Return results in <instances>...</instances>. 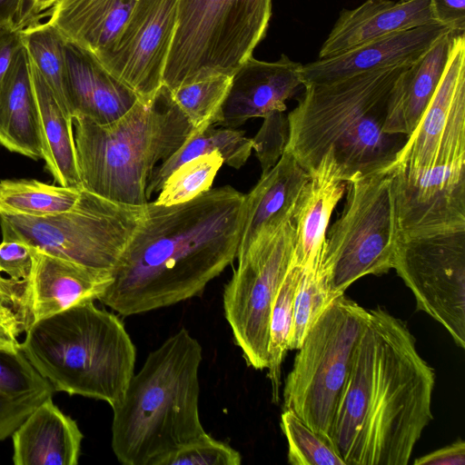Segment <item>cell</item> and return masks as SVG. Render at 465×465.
<instances>
[{"label":"cell","mask_w":465,"mask_h":465,"mask_svg":"<svg viewBox=\"0 0 465 465\" xmlns=\"http://www.w3.org/2000/svg\"><path fill=\"white\" fill-rule=\"evenodd\" d=\"M302 66L284 54L275 62L247 58L231 77L214 125L236 129L251 118L285 112L286 101L303 87Z\"/></svg>","instance_id":"16"},{"label":"cell","mask_w":465,"mask_h":465,"mask_svg":"<svg viewBox=\"0 0 465 465\" xmlns=\"http://www.w3.org/2000/svg\"><path fill=\"white\" fill-rule=\"evenodd\" d=\"M15 465H76L84 434L52 401L41 403L12 434Z\"/></svg>","instance_id":"22"},{"label":"cell","mask_w":465,"mask_h":465,"mask_svg":"<svg viewBox=\"0 0 465 465\" xmlns=\"http://www.w3.org/2000/svg\"><path fill=\"white\" fill-rule=\"evenodd\" d=\"M271 15L272 0H177L163 84L232 76L265 36Z\"/></svg>","instance_id":"7"},{"label":"cell","mask_w":465,"mask_h":465,"mask_svg":"<svg viewBox=\"0 0 465 465\" xmlns=\"http://www.w3.org/2000/svg\"><path fill=\"white\" fill-rule=\"evenodd\" d=\"M302 268L291 266L272 302L269 325L268 377L272 385V399L280 400L282 364L289 351L293 319L295 292L302 276Z\"/></svg>","instance_id":"32"},{"label":"cell","mask_w":465,"mask_h":465,"mask_svg":"<svg viewBox=\"0 0 465 465\" xmlns=\"http://www.w3.org/2000/svg\"><path fill=\"white\" fill-rule=\"evenodd\" d=\"M21 0H0V25L15 24Z\"/></svg>","instance_id":"46"},{"label":"cell","mask_w":465,"mask_h":465,"mask_svg":"<svg viewBox=\"0 0 465 465\" xmlns=\"http://www.w3.org/2000/svg\"><path fill=\"white\" fill-rule=\"evenodd\" d=\"M410 65L304 85L298 104L287 114L284 151L308 174L322 160L345 183L391 172L407 136L386 134L383 126L391 91Z\"/></svg>","instance_id":"3"},{"label":"cell","mask_w":465,"mask_h":465,"mask_svg":"<svg viewBox=\"0 0 465 465\" xmlns=\"http://www.w3.org/2000/svg\"><path fill=\"white\" fill-rule=\"evenodd\" d=\"M230 75H215L171 90L172 96L194 132L213 126L227 94Z\"/></svg>","instance_id":"34"},{"label":"cell","mask_w":465,"mask_h":465,"mask_svg":"<svg viewBox=\"0 0 465 465\" xmlns=\"http://www.w3.org/2000/svg\"><path fill=\"white\" fill-rule=\"evenodd\" d=\"M368 310L337 297L305 336L283 389V410L292 411L331 440L337 405Z\"/></svg>","instance_id":"9"},{"label":"cell","mask_w":465,"mask_h":465,"mask_svg":"<svg viewBox=\"0 0 465 465\" xmlns=\"http://www.w3.org/2000/svg\"><path fill=\"white\" fill-rule=\"evenodd\" d=\"M81 187L53 185L37 180L0 181V213L43 217L70 210Z\"/></svg>","instance_id":"30"},{"label":"cell","mask_w":465,"mask_h":465,"mask_svg":"<svg viewBox=\"0 0 465 465\" xmlns=\"http://www.w3.org/2000/svg\"><path fill=\"white\" fill-rule=\"evenodd\" d=\"M453 32L442 35L398 78L390 96L383 131L410 136L421 119L445 70Z\"/></svg>","instance_id":"24"},{"label":"cell","mask_w":465,"mask_h":465,"mask_svg":"<svg viewBox=\"0 0 465 465\" xmlns=\"http://www.w3.org/2000/svg\"><path fill=\"white\" fill-rule=\"evenodd\" d=\"M0 305L11 308L20 318L25 331L32 324L27 296V282L5 278L0 272Z\"/></svg>","instance_id":"40"},{"label":"cell","mask_w":465,"mask_h":465,"mask_svg":"<svg viewBox=\"0 0 465 465\" xmlns=\"http://www.w3.org/2000/svg\"><path fill=\"white\" fill-rule=\"evenodd\" d=\"M391 174L396 237L465 230V161Z\"/></svg>","instance_id":"15"},{"label":"cell","mask_w":465,"mask_h":465,"mask_svg":"<svg viewBox=\"0 0 465 465\" xmlns=\"http://www.w3.org/2000/svg\"><path fill=\"white\" fill-rule=\"evenodd\" d=\"M289 134L287 115L284 112H273L263 117V122L252 138L262 168V173L269 171L282 155Z\"/></svg>","instance_id":"38"},{"label":"cell","mask_w":465,"mask_h":465,"mask_svg":"<svg viewBox=\"0 0 465 465\" xmlns=\"http://www.w3.org/2000/svg\"><path fill=\"white\" fill-rule=\"evenodd\" d=\"M38 22L35 15V0H21L15 25L23 29L30 24Z\"/></svg>","instance_id":"45"},{"label":"cell","mask_w":465,"mask_h":465,"mask_svg":"<svg viewBox=\"0 0 465 465\" xmlns=\"http://www.w3.org/2000/svg\"><path fill=\"white\" fill-rule=\"evenodd\" d=\"M200 342L181 328L152 351L113 409L112 449L124 465H157L206 433L200 418Z\"/></svg>","instance_id":"4"},{"label":"cell","mask_w":465,"mask_h":465,"mask_svg":"<svg viewBox=\"0 0 465 465\" xmlns=\"http://www.w3.org/2000/svg\"><path fill=\"white\" fill-rule=\"evenodd\" d=\"M294 157L283 152L278 162L245 194V215L237 255L262 232L292 220L298 197L309 180ZM236 255V256H237Z\"/></svg>","instance_id":"21"},{"label":"cell","mask_w":465,"mask_h":465,"mask_svg":"<svg viewBox=\"0 0 465 465\" xmlns=\"http://www.w3.org/2000/svg\"><path fill=\"white\" fill-rule=\"evenodd\" d=\"M22 45L21 29L15 24L0 25V87L16 51Z\"/></svg>","instance_id":"42"},{"label":"cell","mask_w":465,"mask_h":465,"mask_svg":"<svg viewBox=\"0 0 465 465\" xmlns=\"http://www.w3.org/2000/svg\"><path fill=\"white\" fill-rule=\"evenodd\" d=\"M368 312L331 440L345 465H407L432 420L435 373L403 321L380 306Z\"/></svg>","instance_id":"2"},{"label":"cell","mask_w":465,"mask_h":465,"mask_svg":"<svg viewBox=\"0 0 465 465\" xmlns=\"http://www.w3.org/2000/svg\"><path fill=\"white\" fill-rule=\"evenodd\" d=\"M81 188L120 203L143 206L153 169L194 133L164 84L116 121L73 118Z\"/></svg>","instance_id":"5"},{"label":"cell","mask_w":465,"mask_h":465,"mask_svg":"<svg viewBox=\"0 0 465 465\" xmlns=\"http://www.w3.org/2000/svg\"><path fill=\"white\" fill-rule=\"evenodd\" d=\"M21 35L30 63L44 77L62 108L70 114L64 93L65 39L48 21L30 24L21 30Z\"/></svg>","instance_id":"31"},{"label":"cell","mask_w":465,"mask_h":465,"mask_svg":"<svg viewBox=\"0 0 465 465\" xmlns=\"http://www.w3.org/2000/svg\"><path fill=\"white\" fill-rule=\"evenodd\" d=\"M146 205V204H145ZM82 189L70 210L43 217L0 213L3 240L112 273L145 212Z\"/></svg>","instance_id":"8"},{"label":"cell","mask_w":465,"mask_h":465,"mask_svg":"<svg viewBox=\"0 0 465 465\" xmlns=\"http://www.w3.org/2000/svg\"><path fill=\"white\" fill-rule=\"evenodd\" d=\"M293 252L294 229L291 220L262 232L236 256L237 268L224 287L225 319L246 364L255 370L268 368L272 306L292 265Z\"/></svg>","instance_id":"11"},{"label":"cell","mask_w":465,"mask_h":465,"mask_svg":"<svg viewBox=\"0 0 465 465\" xmlns=\"http://www.w3.org/2000/svg\"><path fill=\"white\" fill-rule=\"evenodd\" d=\"M0 144L34 160L43 158L38 105L24 45L0 87Z\"/></svg>","instance_id":"23"},{"label":"cell","mask_w":465,"mask_h":465,"mask_svg":"<svg viewBox=\"0 0 465 465\" xmlns=\"http://www.w3.org/2000/svg\"><path fill=\"white\" fill-rule=\"evenodd\" d=\"M252 151V138L244 132L233 128L209 126L193 134L169 158L153 171L146 187L148 201L163 187L167 177L183 163L203 154L219 152L223 163L240 169L245 164Z\"/></svg>","instance_id":"29"},{"label":"cell","mask_w":465,"mask_h":465,"mask_svg":"<svg viewBox=\"0 0 465 465\" xmlns=\"http://www.w3.org/2000/svg\"><path fill=\"white\" fill-rule=\"evenodd\" d=\"M223 164L219 152L195 157L175 169L164 181L156 204L173 205L193 199L211 189Z\"/></svg>","instance_id":"35"},{"label":"cell","mask_w":465,"mask_h":465,"mask_svg":"<svg viewBox=\"0 0 465 465\" xmlns=\"http://www.w3.org/2000/svg\"><path fill=\"white\" fill-rule=\"evenodd\" d=\"M337 297L328 285L322 265L302 269L295 292L289 350L300 348L309 331Z\"/></svg>","instance_id":"33"},{"label":"cell","mask_w":465,"mask_h":465,"mask_svg":"<svg viewBox=\"0 0 465 465\" xmlns=\"http://www.w3.org/2000/svg\"><path fill=\"white\" fill-rule=\"evenodd\" d=\"M416 465H464L465 442L458 440L455 442L434 450L414 460Z\"/></svg>","instance_id":"44"},{"label":"cell","mask_w":465,"mask_h":465,"mask_svg":"<svg viewBox=\"0 0 465 465\" xmlns=\"http://www.w3.org/2000/svg\"><path fill=\"white\" fill-rule=\"evenodd\" d=\"M56 0H35L36 20L40 21L42 14L46 13Z\"/></svg>","instance_id":"47"},{"label":"cell","mask_w":465,"mask_h":465,"mask_svg":"<svg viewBox=\"0 0 465 465\" xmlns=\"http://www.w3.org/2000/svg\"><path fill=\"white\" fill-rule=\"evenodd\" d=\"M32 249L34 262L27 282L32 323L81 302L99 300L112 282L110 272Z\"/></svg>","instance_id":"19"},{"label":"cell","mask_w":465,"mask_h":465,"mask_svg":"<svg viewBox=\"0 0 465 465\" xmlns=\"http://www.w3.org/2000/svg\"><path fill=\"white\" fill-rule=\"evenodd\" d=\"M54 392L20 349H0V440L11 437Z\"/></svg>","instance_id":"28"},{"label":"cell","mask_w":465,"mask_h":465,"mask_svg":"<svg viewBox=\"0 0 465 465\" xmlns=\"http://www.w3.org/2000/svg\"><path fill=\"white\" fill-rule=\"evenodd\" d=\"M139 0H56L47 20L64 38L95 57L109 48Z\"/></svg>","instance_id":"25"},{"label":"cell","mask_w":465,"mask_h":465,"mask_svg":"<svg viewBox=\"0 0 465 465\" xmlns=\"http://www.w3.org/2000/svg\"><path fill=\"white\" fill-rule=\"evenodd\" d=\"M346 189L343 211L326 233L321 264L338 296L363 276L393 269L396 242L391 172L352 178Z\"/></svg>","instance_id":"10"},{"label":"cell","mask_w":465,"mask_h":465,"mask_svg":"<svg viewBox=\"0 0 465 465\" xmlns=\"http://www.w3.org/2000/svg\"><path fill=\"white\" fill-rule=\"evenodd\" d=\"M448 32L451 31L433 22L390 34L334 56L318 58L302 64L303 86L331 83L375 69L411 64Z\"/></svg>","instance_id":"17"},{"label":"cell","mask_w":465,"mask_h":465,"mask_svg":"<svg viewBox=\"0 0 465 465\" xmlns=\"http://www.w3.org/2000/svg\"><path fill=\"white\" fill-rule=\"evenodd\" d=\"M346 183L317 169L310 174L296 202L292 223L294 229L293 262L302 269L322 264L327 227Z\"/></svg>","instance_id":"26"},{"label":"cell","mask_w":465,"mask_h":465,"mask_svg":"<svg viewBox=\"0 0 465 465\" xmlns=\"http://www.w3.org/2000/svg\"><path fill=\"white\" fill-rule=\"evenodd\" d=\"M436 22L430 0H366L342 9L319 51V58L334 56L399 31Z\"/></svg>","instance_id":"20"},{"label":"cell","mask_w":465,"mask_h":465,"mask_svg":"<svg viewBox=\"0 0 465 465\" xmlns=\"http://www.w3.org/2000/svg\"><path fill=\"white\" fill-rule=\"evenodd\" d=\"M64 55V93L72 118L83 116L108 124L137 102V95L94 54L65 40Z\"/></svg>","instance_id":"18"},{"label":"cell","mask_w":465,"mask_h":465,"mask_svg":"<svg viewBox=\"0 0 465 465\" xmlns=\"http://www.w3.org/2000/svg\"><path fill=\"white\" fill-rule=\"evenodd\" d=\"M177 0H139L115 41L96 58L142 101L163 84Z\"/></svg>","instance_id":"14"},{"label":"cell","mask_w":465,"mask_h":465,"mask_svg":"<svg viewBox=\"0 0 465 465\" xmlns=\"http://www.w3.org/2000/svg\"><path fill=\"white\" fill-rule=\"evenodd\" d=\"M244 215L245 194L231 185L173 205L148 202L99 301L130 316L200 296L235 260Z\"/></svg>","instance_id":"1"},{"label":"cell","mask_w":465,"mask_h":465,"mask_svg":"<svg viewBox=\"0 0 465 465\" xmlns=\"http://www.w3.org/2000/svg\"><path fill=\"white\" fill-rule=\"evenodd\" d=\"M22 331L25 328L18 315L11 308L0 305V349H20L17 337Z\"/></svg>","instance_id":"43"},{"label":"cell","mask_w":465,"mask_h":465,"mask_svg":"<svg viewBox=\"0 0 465 465\" xmlns=\"http://www.w3.org/2000/svg\"><path fill=\"white\" fill-rule=\"evenodd\" d=\"M33 249L19 241L0 242V272L15 281L27 282L33 269Z\"/></svg>","instance_id":"39"},{"label":"cell","mask_w":465,"mask_h":465,"mask_svg":"<svg viewBox=\"0 0 465 465\" xmlns=\"http://www.w3.org/2000/svg\"><path fill=\"white\" fill-rule=\"evenodd\" d=\"M465 161V34L454 33L440 84L391 170Z\"/></svg>","instance_id":"13"},{"label":"cell","mask_w":465,"mask_h":465,"mask_svg":"<svg viewBox=\"0 0 465 465\" xmlns=\"http://www.w3.org/2000/svg\"><path fill=\"white\" fill-rule=\"evenodd\" d=\"M434 20L451 32L465 31V0H430Z\"/></svg>","instance_id":"41"},{"label":"cell","mask_w":465,"mask_h":465,"mask_svg":"<svg viewBox=\"0 0 465 465\" xmlns=\"http://www.w3.org/2000/svg\"><path fill=\"white\" fill-rule=\"evenodd\" d=\"M242 456L207 432L164 456L157 465H240Z\"/></svg>","instance_id":"37"},{"label":"cell","mask_w":465,"mask_h":465,"mask_svg":"<svg viewBox=\"0 0 465 465\" xmlns=\"http://www.w3.org/2000/svg\"><path fill=\"white\" fill-rule=\"evenodd\" d=\"M281 427L292 465H345L332 443L313 430L291 410H283Z\"/></svg>","instance_id":"36"},{"label":"cell","mask_w":465,"mask_h":465,"mask_svg":"<svg viewBox=\"0 0 465 465\" xmlns=\"http://www.w3.org/2000/svg\"><path fill=\"white\" fill-rule=\"evenodd\" d=\"M393 269L431 316L465 348V230L396 237Z\"/></svg>","instance_id":"12"},{"label":"cell","mask_w":465,"mask_h":465,"mask_svg":"<svg viewBox=\"0 0 465 465\" xmlns=\"http://www.w3.org/2000/svg\"><path fill=\"white\" fill-rule=\"evenodd\" d=\"M37 101L42 153L45 169L63 186L81 187L74 138L72 116L64 111L52 89L30 63Z\"/></svg>","instance_id":"27"},{"label":"cell","mask_w":465,"mask_h":465,"mask_svg":"<svg viewBox=\"0 0 465 465\" xmlns=\"http://www.w3.org/2000/svg\"><path fill=\"white\" fill-rule=\"evenodd\" d=\"M20 350L54 391L107 402L123 401L136 349L118 315L81 302L33 322Z\"/></svg>","instance_id":"6"}]
</instances>
